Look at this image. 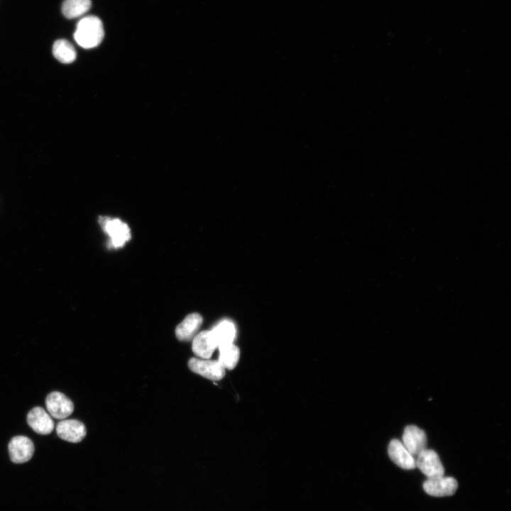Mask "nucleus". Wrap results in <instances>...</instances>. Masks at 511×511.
I'll return each mask as SVG.
<instances>
[{
    "label": "nucleus",
    "instance_id": "1",
    "mask_svg": "<svg viewBox=\"0 0 511 511\" xmlns=\"http://www.w3.org/2000/svg\"><path fill=\"white\" fill-rule=\"evenodd\" d=\"M104 35L102 22L95 16H87L81 18L74 33L76 43L85 49L98 46L101 43Z\"/></svg>",
    "mask_w": 511,
    "mask_h": 511
},
{
    "label": "nucleus",
    "instance_id": "2",
    "mask_svg": "<svg viewBox=\"0 0 511 511\" xmlns=\"http://www.w3.org/2000/svg\"><path fill=\"white\" fill-rule=\"evenodd\" d=\"M416 467L427 477L435 478L444 475V468L439 455L432 449H425L417 456Z\"/></svg>",
    "mask_w": 511,
    "mask_h": 511
},
{
    "label": "nucleus",
    "instance_id": "3",
    "mask_svg": "<svg viewBox=\"0 0 511 511\" xmlns=\"http://www.w3.org/2000/svg\"><path fill=\"white\" fill-rule=\"evenodd\" d=\"M102 229L111 238V244L113 247L122 246L131 237L130 229L126 224L120 219H111L103 216L99 219Z\"/></svg>",
    "mask_w": 511,
    "mask_h": 511
},
{
    "label": "nucleus",
    "instance_id": "4",
    "mask_svg": "<svg viewBox=\"0 0 511 511\" xmlns=\"http://www.w3.org/2000/svg\"><path fill=\"white\" fill-rule=\"evenodd\" d=\"M188 366L192 372L211 380H219L225 375V368L219 361L192 358Z\"/></svg>",
    "mask_w": 511,
    "mask_h": 511
},
{
    "label": "nucleus",
    "instance_id": "5",
    "mask_svg": "<svg viewBox=\"0 0 511 511\" xmlns=\"http://www.w3.org/2000/svg\"><path fill=\"white\" fill-rule=\"evenodd\" d=\"M45 405L49 414L58 419L67 418L74 410L72 402L66 395L57 391L48 395Z\"/></svg>",
    "mask_w": 511,
    "mask_h": 511
},
{
    "label": "nucleus",
    "instance_id": "6",
    "mask_svg": "<svg viewBox=\"0 0 511 511\" xmlns=\"http://www.w3.org/2000/svg\"><path fill=\"white\" fill-rule=\"evenodd\" d=\"M9 453L12 462L22 463L28 461L34 453V444L25 436H16L9 444Z\"/></svg>",
    "mask_w": 511,
    "mask_h": 511
},
{
    "label": "nucleus",
    "instance_id": "7",
    "mask_svg": "<svg viewBox=\"0 0 511 511\" xmlns=\"http://www.w3.org/2000/svg\"><path fill=\"white\" fill-rule=\"evenodd\" d=\"M458 488L456 480L452 477L441 476L435 478H427L423 483L424 491L434 497L452 495Z\"/></svg>",
    "mask_w": 511,
    "mask_h": 511
},
{
    "label": "nucleus",
    "instance_id": "8",
    "mask_svg": "<svg viewBox=\"0 0 511 511\" xmlns=\"http://www.w3.org/2000/svg\"><path fill=\"white\" fill-rule=\"evenodd\" d=\"M402 443L415 457L427 449V436L425 432L417 426L409 425L404 430Z\"/></svg>",
    "mask_w": 511,
    "mask_h": 511
},
{
    "label": "nucleus",
    "instance_id": "9",
    "mask_svg": "<svg viewBox=\"0 0 511 511\" xmlns=\"http://www.w3.org/2000/svg\"><path fill=\"white\" fill-rule=\"evenodd\" d=\"M57 436L67 441L78 443L86 436L84 424L77 419H64L56 426Z\"/></svg>",
    "mask_w": 511,
    "mask_h": 511
},
{
    "label": "nucleus",
    "instance_id": "10",
    "mask_svg": "<svg viewBox=\"0 0 511 511\" xmlns=\"http://www.w3.org/2000/svg\"><path fill=\"white\" fill-rule=\"evenodd\" d=\"M28 424L40 434H48L54 429V422L50 415L40 407L33 408L27 415Z\"/></svg>",
    "mask_w": 511,
    "mask_h": 511
},
{
    "label": "nucleus",
    "instance_id": "11",
    "mask_svg": "<svg viewBox=\"0 0 511 511\" xmlns=\"http://www.w3.org/2000/svg\"><path fill=\"white\" fill-rule=\"evenodd\" d=\"M388 451L390 459L400 468L411 470L416 467L414 456L408 451L400 440L392 439L388 445Z\"/></svg>",
    "mask_w": 511,
    "mask_h": 511
},
{
    "label": "nucleus",
    "instance_id": "12",
    "mask_svg": "<svg viewBox=\"0 0 511 511\" xmlns=\"http://www.w3.org/2000/svg\"><path fill=\"white\" fill-rule=\"evenodd\" d=\"M216 347V343L209 330L199 332L192 339V351L197 357L204 359L209 358Z\"/></svg>",
    "mask_w": 511,
    "mask_h": 511
},
{
    "label": "nucleus",
    "instance_id": "13",
    "mask_svg": "<svg viewBox=\"0 0 511 511\" xmlns=\"http://www.w3.org/2000/svg\"><path fill=\"white\" fill-rule=\"evenodd\" d=\"M202 317L198 313L187 315L175 329L176 337L181 341H189L195 336L202 324Z\"/></svg>",
    "mask_w": 511,
    "mask_h": 511
},
{
    "label": "nucleus",
    "instance_id": "14",
    "mask_svg": "<svg viewBox=\"0 0 511 511\" xmlns=\"http://www.w3.org/2000/svg\"><path fill=\"white\" fill-rule=\"evenodd\" d=\"M211 331L217 347L233 343L236 336L235 326L228 320L221 322Z\"/></svg>",
    "mask_w": 511,
    "mask_h": 511
},
{
    "label": "nucleus",
    "instance_id": "15",
    "mask_svg": "<svg viewBox=\"0 0 511 511\" xmlns=\"http://www.w3.org/2000/svg\"><path fill=\"white\" fill-rule=\"evenodd\" d=\"M53 54L58 61L65 64L72 62L77 57L74 46L65 39H59L54 43Z\"/></svg>",
    "mask_w": 511,
    "mask_h": 511
},
{
    "label": "nucleus",
    "instance_id": "16",
    "mask_svg": "<svg viewBox=\"0 0 511 511\" xmlns=\"http://www.w3.org/2000/svg\"><path fill=\"white\" fill-rule=\"evenodd\" d=\"M91 0H65L62 5V12L67 18L80 17L91 8Z\"/></svg>",
    "mask_w": 511,
    "mask_h": 511
},
{
    "label": "nucleus",
    "instance_id": "17",
    "mask_svg": "<svg viewBox=\"0 0 511 511\" xmlns=\"http://www.w3.org/2000/svg\"><path fill=\"white\" fill-rule=\"evenodd\" d=\"M219 348V356L218 361L219 363L225 369H233L239 360V348L233 343L221 346Z\"/></svg>",
    "mask_w": 511,
    "mask_h": 511
}]
</instances>
